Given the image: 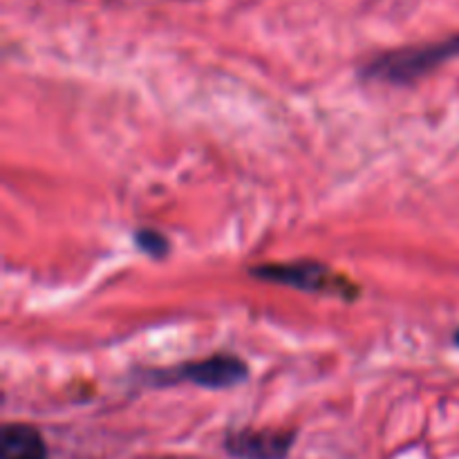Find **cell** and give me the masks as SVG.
<instances>
[{
	"mask_svg": "<svg viewBox=\"0 0 459 459\" xmlns=\"http://www.w3.org/2000/svg\"><path fill=\"white\" fill-rule=\"evenodd\" d=\"M152 381L157 385L178 384V381H188V384L202 385V388L222 390L240 385L249 379V368L242 359L231 357V354H215V357L202 359V361L182 363V366L166 368V370L151 372Z\"/></svg>",
	"mask_w": 459,
	"mask_h": 459,
	"instance_id": "cell-2",
	"label": "cell"
},
{
	"mask_svg": "<svg viewBox=\"0 0 459 459\" xmlns=\"http://www.w3.org/2000/svg\"><path fill=\"white\" fill-rule=\"evenodd\" d=\"M294 433L285 430H240L227 437V451L242 459H285Z\"/></svg>",
	"mask_w": 459,
	"mask_h": 459,
	"instance_id": "cell-4",
	"label": "cell"
},
{
	"mask_svg": "<svg viewBox=\"0 0 459 459\" xmlns=\"http://www.w3.org/2000/svg\"><path fill=\"white\" fill-rule=\"evenodd\" d=\"M455 345H457V348H459V330L455 332Z\"/></svg>",
	"mask_w": 459,
	"mask_h": 459,
	"instance_id": "cell-7",
	"label": "cell"
},
{
	"mask_svg": "<svg viewBox=\"0 0 459 459\" xmlns=\"http://www.w3.org/2000/svg\"><path fill=\"white\" fill-rule=\"evenodd\" d=\"M0 459H48V446L31 426L9 424L3 429Z\"/></svg>",
	"mask_w": 459,
	"mask_h": 459,
	"instance_id": "cell-5",
	"label": "cell"
},
{
	"mask_svg": "<svg viewBox=\"0 0 459 459\" xmlns=\"http://www.w3.org/2000/svg\"><path fill=\"white\" fill-rule=\"evenodd\" d=\"M134 245L139 251H143L151 258H164L170 251V242L164 233L155 231V229H139L134 233Z\"/></svg>",
	"mask_w": 459,
	"mask_h": 459,
	"instance_id": "cell-6",
	"label": "cell"
},
{
	"mask_svg": "<svg viewBox=\"0 0 459 459\" xmlns=\"http://www.w3.org/2000/svg\"><path fill=\"white\" fill-rule=\"evenodd\" d=\"M255 278L260 281L273 282V285L294 287L300 291H314V294H357L354 287L341 281L334 272L321 263H312V260H300V263H285V264H263L255 267Z\"/></svg>",
	"mask_w": 459,
	"mask_h": 459,
	"instance_id": "cell-3",
	"label": "cell"
},
{
	"mask_svg": "<svg viewBox=\"0 0 459 459\" xmlns=\"http://www.w3.org/2000/svg\"><path fill=\"white\" fill-rule=\"evenodd\" d=\"M459 54V36L437 40V43L415 45V48H402L385 52L372 58L363 67V76L375 81H385L393 85H408L420 81L421 76L430 74L444 65L446 61Z\"/></svg>",
	"mask_w": 459,
	"mask_h": 459,
	"instance_id": "cell-1",
	"label": "cell"
}]
</instances>
